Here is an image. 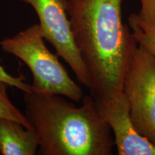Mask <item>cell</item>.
I'll return each mask as SVG.
<instances>
[{
  "instance_id": "6da1fadb",
  "label": "cell",
  "mask_w": 155,
  "mask_h": 155,
  "mask_svg": "<svg viewBox=\"0 0 155 155\" xmlns=\"http://www.w3.org/2000/svg\"><path fill=\"white\" fill-rule=\"evenodd\" d=\"M75 45L90 75V95L101 104L122 94L137 42L124 23L123 0H65Z\"/></svg>"
},
{
  "instance_id": "7a4b0ae2",
  "label": "cell",
  "mask_w": 155,
  "mask_h": 155,
  "mask_svg": "<svg viewBox=\"0 0 155 155\" xmlns=\"http://www.w3.org/2000/svg\"><path fill=\"white\" fill-rule=\"evenodd\" d=\"M25 115L38 134L40 155H111L114 137L94 98L78 106L63 96L23 93Z\"/></svg>"
},
{
  "instance_id": "3957f363",
  "label": "cell",
  "mask_w": 155,
  "mask_h": 155,
  "mask_svg": "<svg viewBox=\"0 0 155 155\" xmlns=\"http://www.w3.org/2000/svg\"><path fill=\"white\" fill-rule=\"evenodd\" d=\"M44 40L39 24H34L2 40L0 48L5 53L20 60L30 69L32 75V91L81 101L84 96L83 89L71 78L58 55L48 49Z\"/></svg>"
},
{
  "instance_id": "277c9868",
  "label": "cell",
  "mask_w": 155,
  "mask_h": 155,
  "mask_svg": "<svg viewBox=\"0 0 155 155\" xmlns=\"http://www.w3.org/2000/svg\"><path fill=\"white\" fill-rule=\"evenodd\" d=\"M122 93L136 129L155 144V58L139 44L125 71Z\"/></svg>"
},
{
  "instance_id": "5b68a950",
  "label": "cell",
  "mask_w": 155,
  "mask_h": 155,
  "mask_svg": "<svg viewBox=\"0 0 155 155\" xmlns=\"http://www.w3.org/2000/svg\"><path fill=\"white\" fill-rule=\"evenodd\" d=\"M33 8L43 38L53 45L58 57L69 65L81 85L89 88L88 69L73 39L65 0H19Z\"/></svg>"
},
{
  "instance_id": "8992f818",
  "label": "cell",
  "mask_w": 155,
  "mask_h": 155,
  "mask_svg": "<svg viewBox=\"0 0 155 155\" xmlns=\"http://www.w3.org/2000/svg\"><path fill=\"white\" fill-rule=\"evenodd\" d=\"M107 122L119 155H155V144L139 133L131 121L129 104L123 93L115 98L96 104Z\"/></svg>"
},
{
  "instance_id": "52a82bcc",
  "label": "cell",
  "mask_w": 155,
  "mask_h": 155,
  "mask_svg": "<svg viewBox=\"0 0 155 155\" xmlns=\"http://www.w3.org/2000/svg\"><path fill=\"white\" fill-rule=\"evenodd\" d=\"M39 145L35 129H27L15 120L0 117V154L35 155Z\"/></svg>"
},
{
  "instance_id": "ba28073f",
  "label": "cell",
  "mask_w": 155,
  "mask_h": 155,
  "mask_svg": "<svg viewBox=\"0 0 155 155\" xmlns=\"http://www.w3.org/2000/svg\"><path fill=\"white\" fill-rule=\"evenodd\" d=\"M129 25L137 43L155 58V25L142 20L136 13L129 16Z\"/></svg>"
},
{
  "instance_id": "9c48e42d",
  "label": "cell",
  "mask_w": 155,
  "mask_h": 155,
  "mask_svg": "<svg viewBox=\"0 0 155 155\" xmlns=\"http://www.w3.org/2000/svg\"><path fill=\"white\" fill-rule=\"evenodd\" d=\"M9 86L6 83L0 81V117L15 120L22 124L27 129H34L25 114H23L9 99L7 94V88Z\"/></svg>"
},
{
  "instance_id": "30bf717a",
  "label": "cell",
  "mask_w": 155,
  "mask_h": 155,
  "mask_svg": "<svg viewBox=\"0 0 155 155\" xmlns=\"http://www.w3.org/2000/svg\"><path fill=\"white\" fill-rule=\"evenodd\" d=\"M0 81L6 83L9 86L15 87L17 89L22 91L23 93L32 91L31 84L26 82L25 78L22 75L15 76L7 72L6 69L0 64Z\"/></svg>"
},
{
  "instance_id": "8fae6325",
  "label": "cell",
  "mask_w": 155,
  "mask_h": 155,
  "mask_svg": "<svg viewBox=\"0 0 155 155\" xmlns=\"http://www.w3.org/2000/svg\"><path fill=\"white\" fill-rule=\"evenodd\" d=\"M141 9L138 16L145 22L155 25V0H139Z\"/></svg>"
}]
</instances>
